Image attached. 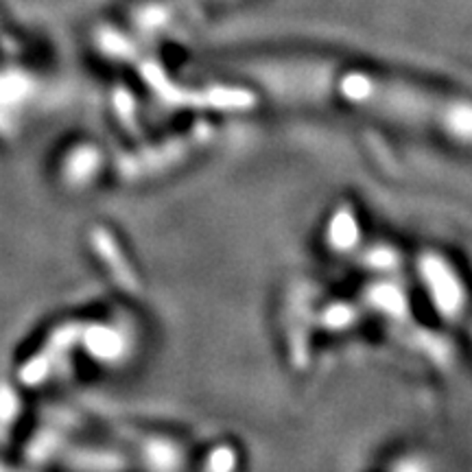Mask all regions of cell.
Masks as SVG:
<instances>
[{
  "mask_svg": "<svg viewBox=\"0 0 472 472\" xmlns=\"http://www.w3.org/2000/svg\"><path fill=\"white\" fill-rule=\"evenodd\" d=\"M291 92L302 99L377 118L472 149V99L389 73L311 62L293 68Z\"/></svg>",
  "mask_w": 472,
  "mask_h": 472,
  "instance_id": "6da1fadb",
  "label": "cell"
}]
</instances>
